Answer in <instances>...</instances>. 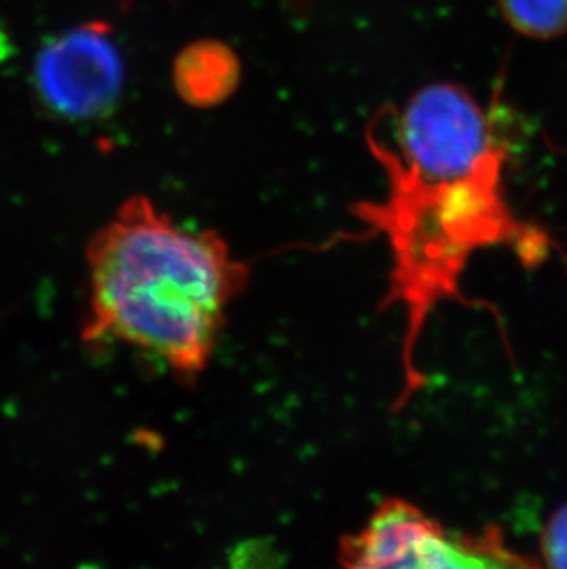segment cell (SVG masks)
Listing matches in <instances>:
<instances>
[{
  "instance_id": "cell-2",
  "label": "cell",
  "mask_w": 567,
  "mask_h": 569,
  "mask_svg": "<svg viewBox=\"0 0 567 569\" xmlns=\"http://www.w3.org/2000/svg\"><path fill=\"white\" fill-rule=\"evenodd\" d=\"M347 568H510L529 566L505 548L494 531L466 537L448 531L424 510L400 498L381 501L364 529L339 543Z\"/></svg>"
},
{
  "instance_id": "cell-4",
  "label": "cell",
  "mask_w": 567,
  "mask_h": 569,
  "mask_svg": "<svg viewBox=\"0 0 567 569\" xmlns=\"http://www.w3.org/2000/svg\"><path fill=\"white\" fill-rule=\"evenodd\" d=\"M240 60L227 44L203 39L188 44L173 63V83L185 102L215 108L240 83Z\"/></svg>"
},
{
  "instance_id": "cell-5",
  "label": "cell",
  "mask_w": 567,
  "mask_h": 569,
  "mask_svg": "<svg viewBox=\"0 0 567 569\" xmlns=\"http://www.w3.org/2000/svg\"><path fill=\"white\" fill-rule=\"evenodd\" d=\"M505 21L529 39L563 38L567 33V0H498Z\"/></svg>"
},
{
  "instance_id": "cell-1",
  "label": "cell",
  "mask_w": 567,
  "mask_h": 569,
  "mask_svg": "<svg viewBox=\"0 0 567 569\" xmlns=\"http://www.w3.org/2000/svg\"><path fill=\"white\" fill-rule=\"evenodd\" d=\"M83 338L117 341L198 378L249 268L215 231H190L145 196L126 199L86 249Z\"/></svg>"
},
{
  "instance_id": "cell-3",
  "label": "cell",
  "mask_w": 567,
  "mask_h": 569,
  "mask_svg": "<svg viewBox=\"0 0 567 569\" xmlns=\"http://www.w3.org/2000/svg\"><path fill=\"white\" fill-rule=\"evenodd\" d=\"M44 108L59 119H102L122 94L123 63L111 28L87 22L50 39L33 64Z\"/></svg>"
},
{
  "instance_id": "cell-6",
  "label": "cell",
  "mask_w": 567,
  "mask_h": 569,
  "mask_svg": "<svg viewBox=\"0 0 567 569\" xmlns=\"http://www.w3.org/2000/svg\"><path fill=\"white\" fill-rule=\"evenodd\" d=\"M541 555L553 568L567 569V503L547 523L541 537Z\"/></svg>"
}]
</instances>
